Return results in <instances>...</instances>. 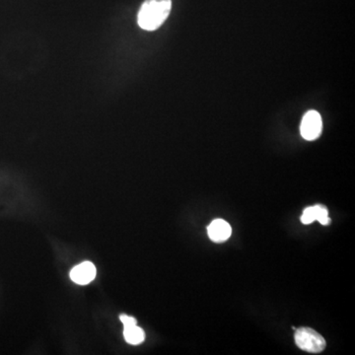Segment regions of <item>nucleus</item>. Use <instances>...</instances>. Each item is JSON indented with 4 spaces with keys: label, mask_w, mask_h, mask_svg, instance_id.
<instances>
[{
    "label": "nucleus",
    "mask_w": 355,
    "mask_h": 355,
    "mask_svg": "<svg viewBox=\"0 0 355 355\" xmlns=\"http://www.w3.org/2000/svg\"><path fill=\"white\" fill-rule=\"evenodd\" d=\"M322 129L323 120L320 113L315 110L307 111L300 127L302 138L309 141L317 140L322 133Z\"/></svg>",
    "instance_id": "7ed1b4c3"
},
{
    "label": "nucleus",
    "mask_w": 355,
    "mask_h": 355,
    "mask_svg": "<svg viewBox=\"0 0 355 355\" xmlns=\"http://www.w3.org/2000/svg\"><path fill=\"white\" fill-rule=\"evenodd\" d=\"M120 320L122 321V324H124L125 327H131V325H136V318L131 317V316L120 315Z\"/></svg>",
    "instance_id": "1a4fd4ad"
},
{
    "label": "nucleus",
    "mask_w": 355,
    "mask_h": 355,
    "mask_svg": "<svg viewBox=\"0 0 355 355\" xmlns=\"http://www.w3.org/2000/svg\"><path fill=\"white\" fill-rule=\"evenodd\" d=\"M296 345L310 354H320L325 347V338L310 327H299L294 336Z\"/></svg>",
    "instance_id": "f03ea898"
},
{
    "label": "nucleus",
    "mask_w": 355,
    "mask_h": 355,
    "mask_svg": "<svg viewBox=\"0 0 355 355\" xmlns=\"http://www.w3.org/2000/svg\"><path fill=\"white\" fill-rule=\"evenodd\" d=\"M125 340L129 345H140L145 340V334L141 327L138 325H131V327H126L124 330Z\"/></svg>",
    "instance_id": "423d86ee"
},
{
    "label": "nucleus",
    "mask_w": 355,
    "mask_h": 355,
    "mask_svg": "<svg viewBox=\"0 0 355 355\" xmlns=\"http://www.w3.org/2000/svg\"><path fill=\"white\" fill-rule=\"evenodd\" d=\"M172 9V0H145L138 15L141 29L154 31L167 20Z\"/></svg>",
    "instance_id": "f257e3e1"
},
{
    "label": "nucleus",
    "mask_w": 355,
    "mask_h": 355,
    "mask_svg": "<svg viewBox=\"0 0 355 355\" xmlns=\"http://www.w3.org/2000/svg\"><path fill=\"white\" fill-rule=\"evenodd\" d=\"M209 238L215 243H222L228 240L232 234L229 223L223 219H215L207 227Z\"/></svg>",
    "instance_id": "39448f33"
},
{
    "label": "nucleus",
    "mask_w": 355,
    "mask_h": 355,
    "mask_svg": "<svg viewBox=\"0 0 355 355\" xmlns=\"http://www.w3.org/2000/svg\"><path fill=\"white\" fill-rule=\"evenodd\" d=\"M314 209H315L316 222H320L322 225H329L331 218L329 217V211L327 207L322 204H317L314 206Z\"/></svg>",
    "instance_id": "0eeeda50"
},
{
    "label": "nucleus",
    "mask_w": 355,
    "mask_h": 355,
    "mask_svg": "<svg viewBox=\"0 0 355 355\" xmlns=\"http://www.w3.org/2000/svg\"><path fill=\"white\" fill-rule=\"evenodd\" d=\"M96 275L97 270L95 266L91 261H84L72 268L70 272V279L79 286H86L94 281Z\"/></svg>",
    "instance_id": "20e7f679"
},
{
    "label": "nucleus",
    "mask_w": 355,
    "mask_h": 355,
    "mask_svg": "<svg viewBox=\"0 0 355 355\" xmlns=\"http://www.w3.org/2000/svg\"><path fill=\"white\" fill-rule=\"evenodd\" d=\"M316 222L315 209L314 206H309L304 209L303 215L301 216V222L305 225L311 224Z\"/></svg>",
    "instance_id": "6e6552de"
}]
</instances>
